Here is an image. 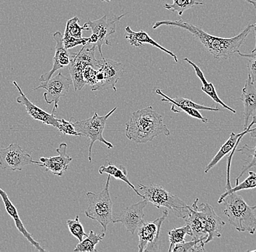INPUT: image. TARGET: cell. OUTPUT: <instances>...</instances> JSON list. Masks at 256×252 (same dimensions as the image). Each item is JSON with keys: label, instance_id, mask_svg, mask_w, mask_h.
I'll return each instance as SVG.
<instances>
[{"label": "cell", "instance_id": "obj_33", "mask_svg": "<svg viewBox=\"0 0 256 252\" xmlns=\"http://www.w3.org/2000/svg\"><path fill=\"white\" fill-rule=\"evenodd\" d=\"M66 223L72 235L76 238L79 242L83 240V238L88 236L84 232V227L80 223L78 215L75 219L67 220Z\"/></svg>", "mask_w": 256, "mask_h": 252}, {"label": "cell", "instance_id": "obj_21", "mask_svg": "<svg viewBox=\"0 0 256 252\" xmlns=\"http://www.w3.org/2000/svg\"><path fill=\"white\" fill-rule=\"evenodd\" d=\"M198 202L199 199H196L191 207L190 206V213L185 218V222L190 228V231H191L190 236L192 238V240H201L206 244L208 235L204 230L203 220L196 210V204H198Z\"/></svg>", "mask_w": 256, "mask_h": 252}, {"label": "cell", "instance_id": "obj_26", "mask_svg": "<svg viewBox=\"0 0 256 252\" xmlns=\"http://www.w3.org/2000/svg\"><path fill=\"white\" fill-rule=\"evenodd\" d=\"M105 237V233L97 234L94 231H90V234L86 236V239H83L82 242L76 246L74 252H95L96 246L99 242H102Z\"/></svg>", "mask_w": 256, "mask_h": 252}, {"label": "cell", "instance_id": "obj_18", "mask_svg": "<svg viewBox=\"0 0 256 252\" xmlns=\"http://www.w3.org/2000/svg\"><path fill=\"white\" fill-rule=\"evenodd\" d=\"M240 100L242 101L243 116H244V123L243 128L244 130L248 128V122L250 119L256 115V87L255 84L251 80L250 76L248 75L246 79L244 87L242 90V95Z\"/></svg>", "mask_w": 256, "mask_h": 252}, {"label": "cell", "instance_id": "obj_1", "mask_svg": "<svg viewBox=\"0 0 256 252\" xmlns=\"http://www.w3.org/2000/svg\"><path fill=\"white\" fill-rule=\"evenodd\" d=\"M162 25L177 27L186 30L192 33L195 39H198L204 46V49L215 58L224 60H230L233 55L240 51V47L254 27V24L248 25L241 33L234 37L222 38L209 34L200 27L184 21L182 19L178 20H160L154 23L153 28L156 29Z\"/></svg>", "mask_w": 256, "mask_h": 252}, {"label": "cell", "instance_id": "obj_32", "mask_svg": "<svg viewBox=\"0 0 256 252\" xmlns=\"http://www.w3.org/2000/svg\"><path fill=\"white\" fill-rule=\"evenodd\" d=\"M249 176L246 178L242 183H238L235 186L234 188H232L224 193L220 196H224L227 194H232V193L238 192V191H243V190H250L256 188V172L250 171L248 172Z\"/></svg>", "mask_w": 256, "mask_h": 252}, {"label": "cell", "instance_id": "obj_34", "mask_svg": "<svg viewBox=\"0 0 256 252\" xmlns=\"http://www.w3.org/2000/svg\"><path fill=\"white\" fill-rule=\"evenodd\" d=\"M172 107H171V111L175 113H182L184 112L188 114V116L192 117L195 118V119H199L203 123H208V120L207 118H204L200 113L199 111L194 108H190V107H186L182 106V105L178 104V103H171Z\"/></svg>", "mask_w": 256, "mask_h": 252}, {"label": "cell", "instance_id": "obj_29", "mask_svg": "<svg viewBox=\"0 0 256 252\" xmlns=\"http://www.w3.org/2000/svg\"><path fill=\"white\" fill-rule=\"evenodd\" d=\"M190 234H191V231L187 225L182 228H174L169 231L168 236H169L170 247L168 252H172V249L174 248L176 244L185 242V236H190Z\"/></svg>", "mask_w": 256, "mask_h": 252}, {"label": "cell", "instance_id": "obj_28", "mask_svg": "<svg viewBox=\"0 0 256 252\" xmlns=\"http://www.w3.org/2000/svg\"><path fill=\"white\" fill-rule=\"evenodd\" d=\"M172 4H164V7L171 12H177L178 15H183L185 11L194 6L204 4L201 0H172Z\"/></svg>", "mask_w": 256, "mask_h": 252}, {"label": "cell", "instance_id": "obj_37", "mask_svg": "<svg viewBox=\"0 0 256 252\" xmlns=\"http://www.w3.org/2000/svg\"><path fill=\"white\" fill-rule=\"evenodd\" d=\"M89 41L90 37H83L82 39H78L72 36H66V35L63 36L64 45L66 49L73 48L78 45H86L89 43Z\"/></svg>", "mask_w": 256, "mask_h": 252}, {"label": "cell", "instance_id": "obj_15", "mask_svg": "<svg viewBox=\"0 0 256 252\" xmlns=\"http://www.w3.org/2000/svg\"><path fill=\"white\" fill-rule=\"evenodd\" d=\"M66 150V143H60V146L56 149V152L58 154V156L40 158L38 165L44 167L46 172H52L58 177L63 176L64 172L68 170V166L72 162V158L67 154Z\"/></svg>", "mask_w": 256, "mask_h": 252}, {"label": "cell", "instance_id": "obj_39", "mask_svg": "<svg viewBox=\"0 0 256 252\" xmlns=\"http://www.w3.org/2000/svg\"><path fill=\"white\" fill-rule=\"evenodd\" d=\"M252 28H254V33H255L256 46L255 48H254L252 50V53H256V23H255V24H254V27H252Z\"/></svg>", "mask_w": 256, "mask_h": 252}, {"label": "cell", "instance_id": "obj_9", "mask_svg": "<svg viewBox=\"0 0 256 252\" xmlns=\"http://www.w3.org/2000/svg\"><path fill=\"white\" fill-rule=\"evenodd\" d=\"M39 162L34 161L32 155L18 143H12L6 148H0V167L3 170L20 171L30 164H39Z\"/></svg>", "mask_w": 256, "mask_h": 252}, {"label": "cell", "instance_id": "obj_27", "mask_svg": "<svg viewBox=\"0 0 256 252\" xmlns=\"http://www.w3.org/2000/svg\"><path fill=\"white\" fill-rule=\"evenodd\" d=\"M238 152L241 153L242 154L246 155L248 156L249 161H247V163L242 166L241 172L239 176L236 178V185L240 183V179L250 170L252 167L256 166V143L254 146H249L248 145H244L241 148L238 150Z\"/></svg>", "mask_w": 256, "mask_h": 252}, {"label": "cell", "instance_id": "obj_11", "mask_svg": "<svg viewBox=\"0 0 256 252\" xmlns=\"http://www.w3.org/2000/svg\"><path fill=\"white\" fill-rule=\"evenodd\" d=\"M168 216L167 210L163 211L162 215L153 222L144 223L138 229V251L154 252L158 250L162 225Z\"/></svg>", "mask_w": 256, "mask_h": 252}, {"label": "cell", "instance_id": "obj_14", "mask_svg": "<svg viewBox=\"0 0 256 252\" xmlns=\"http://www.w3.org/2000/svg\"><path fill=\"white\" fill-rule=\"evenodd\" d=\"M96 66L102 71L104 79L98 90L112 89L116 92V84L124 71L122 64L120 62L104 58L97 60Z\"/></svg>", "mask_w": 256, "mask_h": 252}, {"label": "cell", "instance_id": "obj_40", "mask_svg": "<svg viewBox=\"0 0 256 252\" xmlns=\"http://www.w3.org/2000/svg\"><path fill=\"white\" fill-rule=\"evenodd\" d=\"M247 2L252 4L254 6V8L256 9V1H252V0H246Z\"/></svg>", "mask_w": 256, "mask_h": 252}, {"label": "cell", "instance_id": "obj_24", "mask_svg": "<svg viewBox=\"0 0 256 252\" xmlns=\"http://www.w3.org/2000/svg\"><path fill=\"white\" fill-rule=\"evenodd\" d=\"M99 174L103 175V174H107V175H111L115 179L122 180V181L126 183L128 186H130L136 193L138 196H140L143 199L144 196L138 191L135 186L130 183L128 178V170L126 167L122 164L119 165H114L111 162L106 161L105 165L102 166L98 169Z\"/></svg>", "mask_w": 256, "mask_h": 252}, {"label": "cell", "instance_id": "obj_30", "mask_svg": "<svg viewBox=\"0 0 256 252\" xmlns=\"http://www.w3.org/2000/svg\"><path fill=\"white\" fill-rule=\"evenodd\" d=\"M79 17L75 16L70 19L67 21L66 25L65 32L64 35L66 36H72L75 39H82V31H89L90 28L88 27L80 26L79 25Z\"/></svg>", "mask_w": 256, "mask_h": 252}, {"label": "cell", "instance_id": "obj_22", "mask_svg": "<svg viewBox=\"0 0 256 252\" xmlns=\"http://www.w3.org/2000/svg\"><path fill=\"white\" fill-rule=\"evenodd\" d=\"M126 35L124 38L128 41L130 45L134 46V47H142L144 44H151L152 46L160 49V50L166 52L168 55H170L174 58L175 62L177 63L178 61L177 55L174 54L171 51L168 50V49L164 48L162 46L160 45L159 43L156 42V41L154 40L153 39L144 31H132L130 27L127 26L126 28Z\"/></svg>", "mask_w": 256, "mask_h": 252}, {"label": "cell", "instance_id": "obj_8", "mask_svg": "<svg viewBox=\"0 0 256 252\" xmlns=\"http://www.w3.org/2000/svg\"><path fill=\"white\" fill-rule=\"evenodd\" d=\"M95 46H89V44L83 46L78 52H70L71 61L70 64V73L74 91L81 90L86 84L83 71L86 66L96 64L97 59L95 57Z\"/></svg>", "mask_w": 256, "mask_h": 252}, {"label": "cell", "instance_id": "obj_17", "mask_svg": "<svg viewBox=\"0 0 256 252\" xmlns=\"http://www.w3.org/2000/svg\"><path fill=\"white\" fill-rule=\"evenodd\" d=\"M54 39L56 41L55 55L54 57L52 68L49 71L42 75L40 78V82L49 80L52 74L58 70L63 69L70 64L71 54L68 49L65 48L63 42V35L60 31H56L54 34Z\"/></svg>", "mask_w": 256, "mask_h": 252}, {"label": "cell", "instance_id": "obj_16", "mask_svg": "<svg viewBox=\"0 0 256 252\" xmlns=\"http://www.w3.org/2000/svg\"><path fill=\"white\" fill-rule=\"evenodd\" d=\"M12 84H14L19 92V95L16 98V101L18 103H20L25 106L28 114L34 120L42 122L46 125L52 126L57 129L60 119H57L54 114H48L44 110L41 109L40 107L36 106L32 101H30L16 81H12Z\"/></svg>", "mask_w": 256, "mask_h": 252}, {"label": "cell", "instance_id": "obj_10", "mask_svg": "<svg viewBox=\"0 0 256 252\" xmlns=\"http://www.w3.org/2000/svg\"><path fill=\"white\" fill-rule=\"evenodd\" d=\"M72 84V79L66 77L60 72L54 77H51L49 80L40 83V85L33 90H38L39 89H44L46 90L43 94V98L48 104L54 103L52 114H54L58 108L60 99L68 94Z\"/></svg>", "mask_w": 256, "mask_h": 252}, {"label": "cell", "instance_id": "obj_41", "mask_svg": "<svg viewBox=\"0 0 256 252\" xmlns=\"http://www.w3.org/2000/svg\"><path fill=\"white\" fill-rule=\"evenodd\" d=\"M100 1H105V2H110L112 0H100Z\"/></svg>", "mask_w": 256, "mask_h": 252}, {"label": "cell", "instance_id": "obj_35", "mask_svg": "<svg viewBox=\"0 0 256 252\" xmlns=\"http://www.w3.org/2000/svg\"><path fill=\"white\" fill-rule=\"evenodd\" d=\"M240 56L248 58V75L250 76L252 82H256V53L244 54L238 51Z\"/></svg>", "mask_w": 256, "mask_h": 252}, {"label": "cell", "instance_id": "obj_6", "mask_svg": "<svg viewBox=\"0 0 256 252\" xmlns=\"http://www.w3.org/2000/svg\"><path fill=\"white\" fill-rule=\"evenodd\" d=\"M116 108L118 107H114L112 111L104 116H98V113L95 112L92 117L84 120L78 121L74 117L70 119L76 132L81 134L82 136L86 137L90 140L89 156H88L90 162H92V146L96 141L104 143L108 149L114 148L113 145L104 138L103 132L108 117L113 114Z\"/></svg>", "mask_w": 256, "mask_h": 252}, {"label": "cell", "instance_id": "obj_2", "mask_svg": "<svg viewBox=\"0 0 256 252\" xmlns=\"http://www.w3.org/2000/svg\"><path fill=\"white\" fill-rule=\"evenodd\" d=\"M126 127V137L136 143H148L160 135H170V131L163 122L162 116L152 106L134 111Z\"/></svg>", "mask_w": 256, "mask_h": 252}, {"label": "cell", "instance_id": "obj_36", "mask_svg": "<svg viewBox=\"0 0 256 252\" xmlns=\"http://www.w3.org/2000/svg\"><path fill=\"white\" fill-rule=\"evenodd\" d=\"M57 129L64 135H70V136H82L81 134L75 130L74 126L71 120L66 121L64 119H60Z\"/></svg>", "mask_w": 256, "mask_h": 252}, {"label": "cell", "instance_id": "obj_13", "mask_svg": "<svg viewBox=\"0 0 256 252\" xmlns=\"http://www.w3.org/2000/svg\"><path fill=\"white\" fill-rule=\"evenodd\" d=\"M196 210L203 220L204 230L208 235L206 244L212 242L215 238H220L225 222L216 215L214 209L209 204L202 203L200 205L198 204Z\"/></svg>", "mask_w": 256, "mask_h": 252}, {"label": "cell", "instance_id": "obj_4", "mask_svg": "<svg viewBox=\"0 0 256 252\" xmlns=\"http://www.w3.org/2000/svg\"><path fill=\"white\" fill-rule=\"evenodd\" d=\"M143 199L150 202L156 208L166 207L171 210L176 218L185 219L190 213V206L187 205L178 196L171 194L166 188L158 184H138Z\"/></svg>", "mask_w": 256, "mask_h": 252}, {"label": "cell", "instance_id": "obj_38", "mask_svg": "<svg viewBox=\"0 0 256 252\" xmlns=\"http://www.w3.org/2000/svg\"><path fill=\"white\" fill-rule=\"evenodd\" d=\"M248 133L250 135L251 138H256V127L255 128L251 129Z\"/></svg>", "mask_w": 256, "mask_h": 252}, {"label": "cell", "instance_id": "obj_5", "mask_svg": "<svg viewBox=\"0 0 256 252\" xmlns=\"http://www.w3.org/2000/svg\"><path fill=\"white\" fill-rule=\"evenodd\" d=\"M111 175H108L106 183L99 193L88 192V207L84 215L90 219L96 220L103 227L104 232L107 231L110 223H112V201L110 193Z\"/></svg>", "mask_w": 256, "mask_h": 252}, {"label": "cell", "instance_id": "obj_42", "mask_svg": "<svg viewBox=\"0 0 256 252\" xmlns=\"http://www.w3.org/2000/svg\"><path fill=\"white\" fill-rule=\"evenodd\" d=\"M250 252H256V250H251V251H248Z\"/></svg>", "mask_w": 256, "mask_h": 252}, {"label": "cell", "instance_id": "obj_31", "mask_svg": "<svg viewBox=\"0 0 256 252\" xmlns=\"http://www.w3.org/2000/svg\"><path fill=\"white\" fill-rule=\"evenodd\" d=\"M204 242L203 241L192 240L190 242H183L182 243L176 244L172 251L174 252H204Z\"/></svg>", "mask_w": 256, "mask_h": 252}, {"label": "cell", "instance_id": "obj_25", "mask_svg": "<svg viewBox=\"0 0 256 252\" xmlns=\"http://www.w3.org/2000/svg\"><path fill=\"white\" fill-rule=\"evenodd\" d=\"M156 93L162 97V98L161 99V101L164 102V103H178V104L182 105V106L194 108V109L198 110V111H200V110H204V111H215V112L222 111L220 108H211V107L204 106H202V105L198 104V103H194V102L192 101V100H190V99L182 98V97H176L175 98H170V97H168L166 94L163 93L160 88L156 89Z\"/></svg>", "mask_w": 256, "mask_h": 252}, {"label": "cell", "instance_id": "obj_3", "mask_svg": "<svg viewBox=\"0 0 256 252\" xmlns=\"http://www.w3.org/2000/svg\"><path fill=\"white\" fill-rule=\"evenodd\" d=\"M218 203L225 206L224 213L228 223L240 232H248L254 235L256 232V205L250 206L238 192L220 196Z\"/></svg>", "mask_w": 256, "mask_h": 252}, {"label": "cell", "instance_id": "obj_12", "mask_svg": "<svg viewBox=\"0 0 256 252\" xmlns=\"http://www.w3.org/2000/svg\"><path fill=\"white\" fill-rule=\"evenodd\" d=\"M147 203L148 202L144 199L124 209L119 213L114 214L112 216V223H122L128 232L134 235L136 230L144 223V210Z\"/></svg>", "mask_w": 256, "mask_h": 252}, {"label": "cell", "instance_id": "obj_19", "mask_svg": "<svg viewBox=\"0 0 256 252\" xmlns=\"http://www.w3.org/2000/svg\"><path fill=\"white\" fill-rule=\"evenodd\" d=\"M255 124H256V116H252V121L251 122L250 124L248 125V128L244 130L241 133L235 134L234 132H232L230 138L226 140V142L224 143L223 146L220 147L218 152L212 158L210 162L208 164L206 170H204V173H208L211 169L214 168L216 165H217L218 163L220 162L226 155L230 154L234 148H238V145H239L243 137H244L246 134H248V132H249L251 128H252V125Z\"/></svg>", "mask_w": 256, "mask_h": 252}, {"label": "cell", "instance_id": "obj_23", "mask_svg": "<svg viewBox=\"0 0 256 252\" xmlns=\"http://www.w3.org/2000/svg\"><path fill=\"white\" fill-rule=\"evenodd\" d=\"M184 60H185L186 62H187V63H190V64L193 67L194 69L196 76H198L200 80L201 81L202 84V86L201 88L202 90L204 93L207 94L208 96L212 99L214 102H216V103L220 104V106L224 107L225 109L228 110V111H231L233 114H236V111H235L234 109L232 108L231 107L227 106L226 104H225V103L220 100L218 95L217 92H216L214 84H212V82H208L207 79L204 77L202 71L200 69V67L198 66V65L195 64L194 63H193V62L191 61L190 59L187 58V57H185V58H184Z\"/></svg>", "mask_w": 256, "mask_h": 252}, {"label": "cell", "instance_id": "obj_20", "mask_svg": "<svg viewBox=\"0 0 256 252\" xmlns=\"http://www.w3.org/2000/svg\"><path fill=\"white\" fill-rule=\"evenodd\" d=\"M0 196H1L3 203H4L6 212H7L8 215L14 220V223H15L18 231L27 239V241H28L33 247H35V249H36L38 252H46V250L42 248L40 244L33 239L32 234H30V233L27 231V230L26 229V228L24 227V223H22V220H20L18 212V210H16L15 206H14V204L11 202L10 199L8 197L7 193H6L4 190L2 189L1 188H0Z\"/></svg>", "mask_w": 256, "mask_h": 252}, {"label": "cell", "instance_id": "obj_7", "mask_svg": "<svg viewBox=\"0 0 256 252\" xmlns=\"http://www.w3.org/2000/svg\"><path fill=\"white\" fill-rule=\"evenodd\" d=\"M118 15L110 14L105 15L95 21L89 20L87 23H84V26L88 27L92 31V35L90 36V41L88 44H92L96 48L98 49L102 59L104 58L102 47L104 44L111 46L110 37L116 31V25L121 20L122 17L126 15Z\"/></svg>", "mask_w": 256, "mask_h": 252}]
</instances>
